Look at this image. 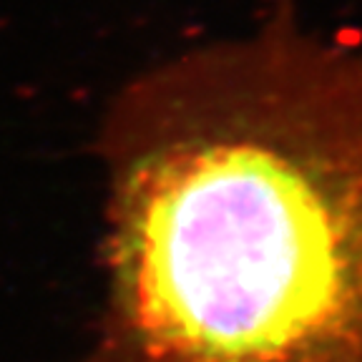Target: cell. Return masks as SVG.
Here are the masks:
<instances>
[{
  "instance_id": "6da1fadb",
  "label": "cell",
  "mask_w": 362,
  "mask_h": 362,
  "mask_svg": "<svg viewBox=\"0 0 362 362\" xmlns=\"http://www.w3.org/2000/svg\"><path fill=\"white\" fill-rule=\"evenodd\" d=\"M103 307L74 362H362V51L279 8L131 78L96 139Z\"/></svg>"
}]
</instances>
